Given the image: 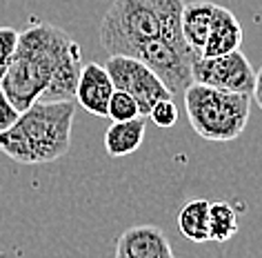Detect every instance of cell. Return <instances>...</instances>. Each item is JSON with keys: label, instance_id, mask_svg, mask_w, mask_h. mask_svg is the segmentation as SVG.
Masks as SVG:
<instances>
[{"label": "cell", "instance_id": "3", "mask_svg": "<svg viewBox=\"0 0 262 258\" xmlns=\"http://www.w3.org/2000/svg\"><path fill=\"white\" fill-rule=\"evenodd\" d=\"M74 101L34 103L20 111L16 123L0 134V151L20 165H49L71 147Z\"/></svg>", "mask_w": 262, "mask_h": 258}, {"label": "cell", "instance_id": "11", "mask_svg": "<svg viewBox=\"0 0 262 258\" xmlns=\"http://www.w3.org/2000/svg\"><path fill=\"white\" fill-rule=\"evenodd\" d=\"M213 11H215V3H209V0L185 3V7H182V16H180L182 38H185V43L191 47L195 56H200L202 49H205L213 21Z\"/></svg>", "mask_w": 262, "mask_h": 258}, {"label": "cell", "instance_id": "17", "mask_svg": "<svg viewBox=\"0 0 262 258\" xmlns=\"http://www.w3.org/2000/svg\"><path fill=\"white\" fill-rule=\"evenodd\" d=\"M18 45V29L14 27H0V81L7 74L11 58H14Z\"/></svg>", "mask_w": 262, "mask_h": 258}, {"label": "cell", "instance_id": "15", "mask_svg": "<svg viewBox=\"0 0 262 258\" xmlns=\"http://www.w3.org/2000/svg\"><path fill=\"white\" fill-rule=\"evenodd\" d=\"M107 116L111 118V123L131 121V118L140 116V107L129 94L114 89V94H111V98H109V105H107Z\"/></svg>", "mask_w": 262, "mask_h": 258}, {"label": "cell", "instance_id": "14", "mask_svg": "<svg viewBox=\"0 0 262 258\" xmlns=\"http://www.w3.org/2000/svg\"><path fill=\"white\" fill-rule=\"evenodd\" d=\"M238 227V211L227 201L209 203V241L227 243L229 238L235 236Z\"/></svg>", "mask_w": 262, "mask_h": 258}, {"label": "cell", "instance_id": "2", "mask_svg": "<svg viewBox=\"0 0 262 258\" xmlns=\"http://www.w3.org/2000/svg\"><path fill=\"white\" fill-rule=\"evenodd\" d=\"M185 0H114L102 16L98 38L109 56H136L156 38L182 43Z\"/></svg>", "mask_w": 262, "mask_h": 258}, {"label": "cell", "instance_id": "19", "mask_svg": "<svg viewBox=\"0 0 262 258\" xmlns=\"http://www.w3.org/2000/svg\"><path fill=\"white\" fill-rule=\"evenodd\" d=\"M251 98H255L258 107L262 109V67L255 71V81H253V91H251Z\"/></svg>", "mask_w": 262, "mask_h": 258}, {"label": "cell", "instance_id": "5", "mask_svg": "<svg viewBox=\"0 0 262 258\" xmlns=\"http://www.w3.org/2000/svg\"><path fill=\"white\" fill-rule=\"evenodd\" d=\"M140 63H145L149 69L158 76V81L165 85L169 94H185V89L191 85V63L195 54L191 47L182 41H165V38H156L136 51Z\"/></svg>", "mask_w": 262, "mask_h": 258}, {"label": "cell", "instance_id": "8", "mask_svg": "<svg viewBox=\"0 0 262 258\" xmlns=\"http://www.w3.org/2000/svg\"><path fill=\"white\" fill-rule=\"evenodd\" d=\"M114 258H176L167 234L156 225H134L116 241Z\"/></svg>", "mask_w": 262, "mask_h": 258}, {"label": "cell", "instance_id": "18", "mask_svg": "<svg viewBox=\"0 0 262 258\" xmlns=\"http://www.w3.org/2000/svg\"><path fill=\"white\" fill-rule=\"evenodd\" d=\"M16 118H18L16 107L9 103V98L5 96L3 87H0V134H3L5 129H9L11 125L16 123Z\"/></svg>", "mask_w": 262, "mask_h": 258}, {"label": "cell", "instance_id": "12", "mask_svg": "<svg viewBox=\"0 0 262 258\" xmlns=\"http://www.w3.org/2000/svg\"><path fill=\"white\" fill-rule=\"evenodd\" d=\"M147 123L145 118H131V121L111 123V127L104 131V149L111 158H122L140 149L142 141H145Z\"/></svg>", "mask_w": 262, "mask_h": 258}, {"label": "cell", "instance_id": "10", "mask_svg": "<svg viewBox=\"0 0 262 258\" xmlns=\"http://www.w3.org/2000/svg\"><path fill=\"white\" fill-rule=\"evenodd\" d=\"M242 45V27L238 18L233 16L231 9L215 5L211 29H209L205 49H202V58H213V56H225L231 51L240 49Z\"/></svg>", "mask_w": 262, "mask_h": 258}, {"label": "cell", "instance_id": "1", "mask_svg": "<svg viewBox=\"0 0 262 258\" xmlns=\"http://www.w3.org/2000/svg\"><path fill=\"white\" fill-rule=\"evenodd\" d=\"M80 71V45L64 29L38 21L18 31L14 58L0 87L20 114L38 101H74Z\"/></svg>", "mask_w": 262, "mask_h": 258}, {"label": "cell", "instance_id": "7", "mask_svg": "<svg viewBox=\"0 0 262 258\" xmlns=\"http://www.w3.org/2000/svg\"><path fill=\"white\" fill-rule=\"evenodd\" d=\"M191 81L195 85H205V87L251 96L255 69L240 49L213 58L195 56L191 63Z\"/></svg>", "mask_w": 262, "mask_h": 258}, {"label": "cell", "instance_id": "16", "mask_svg": "<svg viewBox=\"0 0 262 258\" xmlns=\"http://www.w3.org/2000/svg\"><path fill=\"white\" fill-rule=\"evenodd\" d=\"M149 118L156 127L160 129H171L176 123H178V107H176L173 98H165V101L154 103V107L149 109Z\"/></svg>", "mask_w": 262, "mask_h": 258}, {"label": "cell", "instance_id": "9", "mask_svg": "<svg viewBox=\"0 0 262 258\" xmlns=\"http://www.w3.org/2000/svg\"><path fill=\"white\" fill-rule=\"evenodd\" d=\"M114 94V83L104 69V65L89 63L82 65L80 78L76 85V101L78 105L94 116H107V105L109 98Z\"/></svg>", "mask_w": 262, "mask_h": 258}, {"label": "cell", "instance_id": "6", "mask_svg": "<svg viewBox=\"0 0 262 258\" xmlns=\"http://www.w3.org/2000/svg\"><path fill=\"white\" fill-rule=\"evenodd\" d=\"M104 69H107L111 83H114V89L124 91V94H129L138 103L142 118L149 114L154 103L171 98L167 87L158 81V76H156L145 63H140L138 58L109 56Z\"/></svg>", "mask_w": 262, "mask_h": 258}, {"label": "cell", "instance_id": "13", "mask_svg": "<svg viewBox=\"0 0 262 258\" xmlns=\"http://www.w3.org/2000/svg\"><path fill=\"white\" fill-rule=\"evenodd\" d=\"M178 229L180 234L191 243L209 241V201L205 198H191L178 211Z\"/></svg>", "mask_w": 262, "mask_h": 258}, {"label": "cell", "instance_id": "4", "mask_svg": "<svg viewBox=\"0 0 262 258\" xmlns=\"http://www.w3.org/2000/svg\"><path fill=\"white\" fill-rule=\"evenodd\" d=\"M182 96L193 131L211 143L235 141L245 131L251 116L253 98L249 94H233L191 83Z\"/></svg>", "mask_w": 262, "mask_h": 258}]
</instances>
